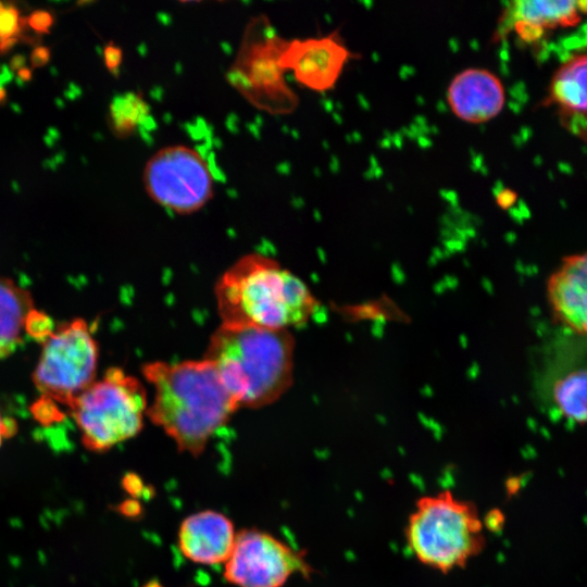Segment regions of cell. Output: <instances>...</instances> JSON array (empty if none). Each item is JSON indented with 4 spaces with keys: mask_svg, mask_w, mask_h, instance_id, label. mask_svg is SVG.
Listing matches in <instances>:
<instances>
[{
    "mask_svg": "<svg viewBox=\"0 0 587 587\" xmlns=\"http://www.w3.org/2000/svg\"><path fill=\"white\" fill-rule=\"evenodd\" d=\"M123 485L130 495H137L143 488L141 479L134 474H128L125 476L123 479Z\"/></svg>",
    "mask_w": 587,
    "mask_h": 587,
    "instance_id": "obj_26",
    "label": "cell"
},
{
    "mask_svg": "<svg viewBox=\"0 0 587 587\" xmlns=\"http://www.w3.org/2000/svg\"><path fill=\"white\" fill-rule=\"evenodd\" d=\"M295 339L289 329L221 323L203 355L239 407L262 408L278 400L294 380Z\"/></svg>",
    "mask_w": 587,
    "mask_h": 587,
    "instance_id": "obj_2",
    "label": "cell"
},
{
    "mask_svg": "<svg viewBox=\"0 0 587 587\" xmlns=\"http://www.w3.org/2000/svg\"><path fill=\"white\" fill-rule=\"evenodd\" d=\"M7 98V90L3 86H0V103H3Z\"/></svg>",
    "mask_w": 587,
    "mask_h": 587,
    "instance_id": "obj_33",
    "label": "cell"
},
{
    "mask_svg": "<svg viewBox=\"0 0 587 587\" xmlns=\"http://www.w3.org/2000/svg\"><path fill=\"white\" fill-rule=\"evenodd\" d=\"M33 309L34 300L28 290L10 278L0 277V359L11 354L21 342Z\"/></svg>",
    "mask_w": 587,
    "mask_h": 587,
    "instance_id": "obj_16",
    "label": "cell"
},
{
    "mask_svg": "<svg viewBox=\"0 0 587 587\" xmlns=\"http://www.w3.org/2000/svg\"><path fill=\"white\" fill-rule=\"evenodd\" d=\"M516 200V193L511 189H503L496 197L497 204L502 209L511 208Z\"/></svg>",
    "mask_w": 587,
    "mask_h": 587,
    "instance_id": "obj_25",
    "label": "cell"
},
{
    "mask_svg": "<svg viewBox=\"0 0 587 587\" xmlns=\"http://www.w3.org/2000/svg\"><path fill=\"white\" fill-rule=\"evenodd\" d=\"M4 9L2 2H0V12Z\"/></svg>",
    "mask_w": 587,
    "mask_h": 587,
    "instance_id": "obj_35",
    "label": "cell"
},
{
    "mask_svg": "<svg viewBox=\"0 0 587 587\" xmlns=\"http://www.w3.org/2000/svg\"><path fill=\"white\" fill-rule=\"evenodd\" d=\"M32 411L35 419L42 424L58 422L63 416L62 412L59 410V407L55 404V401L43 396L40 400L34 403Z\"/></svg>",
    "mask_w": 587,
    "mask_h": 587,
    "instance_id": "obj_21",
    "label": "cell"
},
{
    "mask_svg": "<svg viewBox=\"0 0 587 587\" xmlns=\"http://www.w3.org/2000/svg\"><path fill=\"white\" fill-rule=\"evenodd\" d=\"M103 59L107 68L113 75H117L123 61V51L121 47L116 46L114 42L107 43L103 49Z\"/></svg>",
    "mask_w": 587,
    "mask_h": 587,
    "instance_id": "obj_22",
    "label": "cell"
},
{
    "mask_svg": "<svg viewBox=\"0 0 587 587\" xmlns=\"http://www.w3.org/2000/svg\"><path fill=\"white\" fill-rule=\"evenodd\" d=\"M27 23L18 16V11L10 5L0 12V39L15 37Z\"/></svg>",
    "mask_w": 587,
    "mask_h": 587,
    "instance_id": "obj_20",
    "label": "cell"
},
{
    "mask_svg": "<svg viewBox=\"0 0 587 587\" xmlns=\"http://www.w3.org/2000/svg\"><path fill=\"white\" fill-rule=\"evenodd\" d=\"M24 329L29 336L42 344L54 330L50 317L35 309L27 315Z\"/></svg>",
    "mask_w": 587,
    "mask_h": 587,
    "instance_id": "obj_19",
    "label": "cell"
},
{
    "mask_svg": "<svg viewBox=\"0 0 587 587\" xmlns=\"http://www.w3.org/2000/svg\"><path fill=\"white\" fill-rule=\"evenodd\" d=\"M587 14L586 0H515L505 3L492 42L514 33L524 43L538 42L547 30L578 24Z\"/></svg>",
    "mask_w": 587,
    "mask_h": 587,
    "instance_id": "obj_11",
    "label": "cell"
},
{
    "mask_svg": "<svg viewBox=\"0 0 587 587\" xmlns=\"http://www.w3.org/2000/svg\"><path fill=\"white\" fill-rule=\"evenodd\" d=\"M27 23L37 33L46 34L53 24V17L48 11L36 10L27 17Z\"/></svg>",
    "mask_w": 587,
    "mask_h": 587,
    "instance_id": "obj_23",
    "label": "cell"
},
{
    "mask_svg": "<svg viewBox=\"0 0 587 587\" xmlns=\"http://www.w3.org/2000/svg\"><path fill=\"white\" fill-rule=\"evenodd\" d=\"M222 323L289 329L309 321L317 307L309 287L275 259L250 252L215 285Z\"/></svg>",
    "mask_w": 587,
    "mask_h": 587,
    "instance_id": "obj_3",
    "label": "cell"
},
{
    "mask_svg": "<svg viewBox=\"0 0 587 587\" xmlns=\"http://www.w3.org/2000/svg\"><path fill=\"white\" fill-rule=\"evenodd\" d=\"M447 102L461 121L482 124L501 113L505 90L501 79L491 71L469 67L451 79L447 88Z\"/></svg>",
    "mask_w": 587,
    "mask_h": 587,
    "instance_id": "obj_12",
    "label": "cell"
},
{
    "mask_svg": "<svg viewBox=\"0 0 587 587\" xmlns=\"http://www.w3.org/2000/svg\"><path fill=\"white\" fill-rule=\"evenodd\" d=\"M141 179L154 203L179 215L200 211L214 197L215 182L208 161L186 145L155 151L147 160Z\"/></svg>",
    "mask_w": 587,
    "mask_h": 587,
    "instance_id": "obj_8",
    "label": "cell"
},
{
    "mask_svg": "<svg viewBox=\"0 0 587 587\" xmlns=\"http://www.w3.org/2000/svg\"><path fill=\"white\" fill-rule=\"evenodd\" d=\"M50 60V49L45 46L36 47L30 54V63L33 67H41Z\"/></svg>",
    "mask_w": 587,
    "mask_h": 587,
    "instance_id": "obj_24",
    "label": "cell"
},
{
    "mask_svg": "<svg viewBox=\"0 0 587 587\" xmlns=\"http://www.w3.org/2000/svg\"><path fill=\"white\" fill-rule=\"evenodd\" d=\"M98 358L97 340L85 320L60 324L42 344L34 384L43 397L67 408L95 382Z\"/></svg>",
    "mask_w": 587,
    "mask_h": 587,
    "instance_id": "obj_7",
    "label": "cell"
},
{
    "mask_svg": "<svg viewBox=\"0 0 587 587\" xmlns=\"http://www.w3.org/2000/svg\"><path fill=\"white\" fill-rule=\"evenodd\" d=\"M358 58L338 30L324 36L288 39L280 57L284 71L302 87L326 92L333 89L351 59Z\"/></svg>",
    "mask_w": 587,
    "mask_h": 587,
    "instance_id": "obj_10",
    "label": "cell"
},
{
    "mask_svg": "<svg viewBox=\"0 0 587 587\" xmlns=\"http://www.w3.org/2000/svg\"><path fill=\"white\" fill-rule=\"evenodd\" d=\"M26 58L23 54H15L10 60V71L15 72L24 67Z\"/></svg>",
    "mask_w": 587,
    "mask_h": 587,
    "instance_id": "obj_29",
    "label": "cell"
},
{
    "mask_svg": "<svg viewBox=\"0 0 587 587\" xmlns=\"http://www.w3.org/2000/svg\"><path fill=\"white\" fill-rule=\"evenodd\" d=\"M108 120L113 134L125 139L152 120L151 108L139 91H126L112 98Z\"/></svg>",
    "mask_w": 587,
    "mask_h": 587,
    "instance_id": "obj_17",
    "label": "cell"
},
{
    "mask_svg": "<svg viewBox=\"0 0 587 587\" xmlns=\"http://www.w3.org/2000/svg\"><path fill=\"white\" fill-rule=\"evenodd\" d=\"M143 587H162V586L157 582H149Z\"/></svg>",
    "mask_w": 587,
    "mask_h": 587,
    "instance_id": "obj_34",
    "label": "cell"
},
{
    "mask_svg": "<svg viewBox=\"0 0 587 587\" xmlns=\"http://www.w3.org/2000/svg\"><path fill=\"white\" fill-rule=\"evenodd\" d=\"M236 533L233 522L223 513L204 510L188 515L178 529V548L185 558L203 565L226 562Z\"/></svg>",
    "mask_w": 587,
    "mask_h": 587,
    "instance_id": "obj_15",
    "label": "cell"
},
{
    "mask_svg": "<svg viewBox=\"0 0 587 587\" xmlns=\"http://www.w3.org/2000/svg\"><path fill=\"white\" fill-rule=\"evenodd\" d=\"M153 386L146 415L174 440L180 452L200 455L212 435L240 407L207 359L154 361L141 367Z\"/></svg>",
    "mask_w": 587,
    "mask_h": 587,
    "instance_id": "obj_1",
    "label": "cell"
},
{
    "mask_svg": "<svg viewBox=\"0 0 587 587\" xmlns=\"http://www.w3.org/2000/svg\"><path fill=\"white\" fill-rule=\"evenodd\" d=\"M148 408L143 385L120 367H110L67 407L82 442L104 452L140 433Z\"/></svg>",
    "mask_w": 587,
    "mask_h": 587,
    "instance_id": "obj_5",
    "label": "cell"
},
{
    "mask_svg": "<svg viewBox=\"0 0 587 587\" xmlns=\"http://www.w3.org/2000/svg\"><path fill=\"white\" fill-rule=\"evenodd\" d=\"M32 71L28 67H23L20 71H17V79L23 82H29L32 79Z\"/></svg>",
    "mask_w": 587,
    "mask_h": 587,
    "instance_id": "obj_31",
    "label": "cell"
},
{
    "mask_svg": "<svg viewBox=\"0 0 587 587\" xmlns=\"http://www.w3.org/2000/svg\"><path fill=\"white\" fill-rule=\"evenodd\" d=\"M541 105L553 108L561 125L587 142V50L574 53L557 68Z\"/></svg>",
    "mask_w": 587,
    "mask_h": 587,
    "instance_id": "obj_13",
    "label": "cell"
},
{
    "mask_svg": "<svg viewBox=\"0 0 587 587\" xmlns=\"http://www.w3.org/2000/svg\"><path fill=\"white\" fill-rule=\"evenodd\" d=\"M287 40L266 14L252 16L225 74L228 85L249 104L271 115H288L299 104L280 65Z\"/></svg>",
    "mask_w": 587,
    "mask_h": 587,
    "instance_id": "obj_6",
    "label": "cell"
},
{
    "mask_svg": "<svg viewBox=\"0 0 587 587\" xmlns=\"http://www.w3.org/2000/svg\"><path fill=\"white\" fill-rule=\"evenodd\" d=\"M16 429L15 424L10 425L8 421H4L0 414V446L3 438L12 435Z\"/></svg>",
    "mask_w": 587,
    "mask_h": 587,
    "instance_id": "obj_27",
    "label": "cell"
},
{
    "mask_svg": "<svg viewBox=\"0 0 587 587\" xmlns=\"http://www.w3.org/2000/svg\"><path fill=\"white\" fill-rule=\"evenodd\" d=\"M12 73L9 71L7 66H2V71L0 73V86H3L5 83L11 80Z\"/></svg>",
    "mask_w": 587,
    "mask_h": 587,
    "instance_id": "obj_32",
    "label": "cell"
},
{
    "mask_svg": "<svg viewBox=\"0 0 587 587\" xmlns=\"http://www.w3.org/2000/svg\"><path fill=\"white\" fill-rule=\"evenodd\" d=\"M547 297L554 319L587 337V252L562 259L548 278Z\"/></svg>",
    "mask_w": 587,
    "mask_h": 587,
    "instance_id": "obj_14",
    "label": "cell"
},
{
    "mask_svg": "<svg viewBox=\"0 0 587 587\" xmlns=\"http://www.w3.org/2000/svg\"><path fill=\"white\" fill-rule=\"evenodd\" d=\"M17 42L16 37L3 38L0 39V53H5L11 50L14 45Z\"/></svg>",
    "mask_w": 587,
    "mask_h": 587,
    "instance_id": "obj_30",
    "label": "cell"
},
{
    "mask_svg": "<svg viewBox=\"0 0 587 587\" xmlns=\"http://www.w3.org/2000/svg\"><path fill=\"white\" fill-rule=\"evenodd\" d=\"M122 508H123L122 510L123 514L128 515V516L138 515L140 511L139 503L133 500L125 501L122 504Z\"/></svg>",
    "mask_w": 587,
    "mask_h": 587,
    "instance_id": "obj_28",
    "label": "cell"
},
{
    "mask_svg": "<svg viewBox=\"0 0 587 587\" xmlns=\"http://www.w3.org/2000/svg\"><path fill=\"white\" fill-rule=\"evenodd\" d=\"M404 537L422 564L444 574L465 567L486 547L476 505L455 498L449 490L416 501Z\"/></svg>",
    "mask_w": 587,
    "mask_h": 587,
    "instance_id": "obj_4",
    "label": "cell"
},
{
    "mask_svg": "<svg viewBox=\"0 0 587 587\" xmlns=\"http://www.w3.org/2000/svg\"><path fill=\"white\" fill-rule=\"evenodd\" d=\"M553 397L566 417L587 423V370L573 371L555 382Z\"/></svg>",
    "mask_w": 587,
    "mask_h": 587,
    "instance_id": "obj_18",
    "label": "cell"
},
{
    "mask_svg": "<svg viewBox=\"0 0 587 587\" xmlns=\"http://www.w3.org/2000/svg\"><path fill=\"white\" fill-rule=\"evenodd\" d=\"M312 571L303 552L266 532L249 528L236 534L224 577L237 587H282L292 574L308 577Z\"/></svg>",
    "mask_w": 587,
    "mask_h": 587,
    "instance_id": "obj_9",
    "label": "cell"
}]
</instances>
